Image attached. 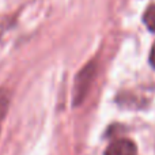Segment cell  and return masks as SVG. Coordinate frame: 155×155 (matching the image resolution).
<instances>
[{
    "label": "cell",
    "mask_w": 155,
    "mask_h": 155,
    "mask_svg": "<svg viewBox=\"0 0 155 155\" xmlns=\"http://www.w3.org/2000/svg\"><path fill=\"white\" fill-rule=\"evenodd\" d=\"M10 106V93L5 88H0V121L5 117Z\"/></svg>",
    "instance_id": "cell-3"
},
{
    "label": "cell",
    "mask_w": 155,
    "mask_h": 155,
    "mask_svg": "<svg viewBox=\"0 0 155 155\" xmlns=\"http://www.w3.org/2000/svg\"><path fill=\"white\" fill-rule=\"evenodd\" d=\"M143 22L150 31L155 33V4L150 5L143 15Z\"/></svg>",
    "instance_id": "cell-4"
},
{
    "label": "cell",
    "mask_w": 155,
    "mask_h": 155,
    "mask_svg": "<svg viewBox=\"0 0 155 155\" xmlns=\"http://www.w3.org/2000/svg\"><path fill=\"white\" fill-rule=\"evenodd\" d=\"M148 60H150V64L153 65L155 68V44L153 45V48H151V52H150V57H148Z\"/></svg>",
    "instance_id": "cell-5"
},
{
    "label": "cell",
    "mask_w": 155,
    "mask_h": 155,
    "mask_svg": "<svg viewBox=\"0 0 155 155\" xmlns=\"http://www.w3.org/2000/svg\"><path fill=\"white\" fill-rule=\"evenodd\" d=\"M105 155H137V148L132 140L117 139L107 146Z\"/></svg>",
    "instance_id": "cell-2"
},
{
    "label": "cell",
    "mask_w": 155,
    "mask_h": 155,
    "mask_svg": "<svg viewBox=\"0 0 155 155\" xmlns=\"http://www.w3.org/2000/svg\"><path fill=\"white\" fill-rule=\"evenodd\" d=\"M95 74H97L95 61H88L78 72L75 82H74V88H72V105L74 106H79L86 99V97H87L88 91L91 88V84L94 82Z\"/></svg>",
    "instance_id": "cell-1"
}]
</instances>
